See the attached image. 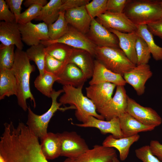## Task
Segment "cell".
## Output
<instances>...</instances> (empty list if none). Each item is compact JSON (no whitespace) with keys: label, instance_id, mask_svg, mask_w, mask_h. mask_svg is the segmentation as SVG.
<instances>
[{"label":"cell","instance_id":"obj_1","mask_svg":"<svg viewBox=\"0 0 162 162\" xmlns=\"http://www.w3.org/2000/svg\"><path fill=\"white\" fill-rule=\"evenodd\" d=\"M0 137V155L5 162H49L41 149L39 138L22 122L6 127ZM64 162H75L69 158Z\"/></svg>","mask_w":162,"mask_h":162},{"label":"cell","instance_id":"obj_2","mask_svg":"<svg viewBox=\"0 0 162 162\" xmlns=\"http://www.w3.org/2000/svg\"><path fill=\"white\" fill-rule=\"evenodd\" d=\"M16 78L17 85L16 96L18 105L25 111L28 110L26 100L30 99L36 106L35 99L30 88V79L31 74L35 68L32 65L26 52L16 48L15 51V60L12 68Z\"/></svg>","mask_w":162,"mask_h":162},{"label":"cell","instance_id":"obj_3","mask_svg":"<svg viewBox=\"0 0 162 162\" xmlns=\"http://www.w3.org/2000/svg\"><path fill=\"white\" fill-rule=\"evenodd\" d=\"M83 86L75 87L71 86H64V94L60 97L59 102L62 105L69 104L75 107V116L78 120L85 123L88 117L93 116L104 120V118L97 113L96 108L92 100L82 93Z\"/></svg>","mask_w":162,"mask_h":162},{"label":"cell","instance_id":"obj_4","mask_svg":"<svg viewBox=\"0 0 162 162\" xmlns=\"http://www.w3.org/2000/svg\"><path fill=\"white\" fill-rule=\"evenodd\" d=\"M123 13L136 25L161 19V0H130Z\"/></svg>","mask_w":162,"mask_h":162},{"label":"cell","instance_id":"obj_5","mask_svg":"<svg viewBox=\"0 0 162 162\" xmlns=\"http://www.w3.org/2000/svg\"><path fill=\"white\" fill-rule=\"evenodd\" d=\"M94 56L107 68L123 77L125 73L136 65L120 48L97 46Z\"/></svg>","mask_w":162,"mask_h":162},{"label":"cell","instance_id":"obj_6","mask_svg":"<svg viewBox=\"0 0 162 162\" xmlns=\"http://www.w3.org/2000/svg\"><path fill=\"white\" fill-rule=\"evenodd\" d=\"M64 91L63 89L56 91L53 89L50 98L52 102L50 109L41 115H38L33 112L29 106L28 108V117L26 125L39 139H42L47 134L48 124L54 115L58 110H61L62 105L57 101L59 96Z\"/></svg>","mask_w":162,"mask_h":162},{"label":"cell","instance_id":"obj_7","mask_svg":"<svg viewBox=\"0 0 162 162\" xmlns=\"http://www.w3.org/2000/svg\"><path fill=\"white\" fill-rule=\"evenodd\" d=\"M59 134L61 156L75 160L89 149L85 140L75 132L64 131Z\"/></svg>","mask_w":162,"mask_h":162},{"label":"cell","instance_id":"obj_8","mask_svg":"<svg viewBox=\"0 0 162 162\" xmlns=\"http://www.w3.org/2000/svg\"><path fill=\"white\" fill-rule=\"evenodd\" d=\"M60 43L74 49L85 50L93 56L97 46L85 34L76 30L70 26L69 31L60 38L55 40L41 41L40 43L46 46L52 44Z\"/></svg>","mask_w":162,"mask_h":162},{"label":"cell","instance_id":"obj_9","mask_svg":"<svg viewBox=\"0 0 162 162\" xmlns=\"http://www.w3.org/2000/svg\"><path fill=\"white\" fill-rule=\"evenodd\" d=\"M128 97L124 86H118L114 95L103 107L96 110L106 121L118 118L126 112Z\"/></svg>","mask_w":162,"mask_h":162},{"label":"cell","instance_id":"obj_10","mask_svg":"<svg viewBox=\"0 0 162 162\" xmlns=\"http://www.w3.org/2000/svg\"><path fill=\"white\" fill-rule=\"evenodd\" d=\"M126 112L142 124L156 127L162 123L161 117L152 108L143 106L128 96Z\"/></svg>","mask_w":162,"mask_h":162},{"label":"cell","instance_id":"obj_11","mask_svg":"<svg viewBox=\"0 0 162 162\" xmlns=\"http://www.w3.org/2000/svg\"><path fill=\"white\" fill-rule=\"evenodd\" d=\"M97 17V21L107 29H112L126 33L136 31V25L123 13H113L106 11Z\"/></svg>","mask_w":162,"mask_h":162},{"label":"cell","instance_id":"obj_12","mask_svg":"<svg viewBox=\"0 0 162 162\" xmlns=\"http://www.w3.org/2000/svg\"><path fill=\"white\" fill-rule=\"evenodd\" d=\"M86 34L97 46L120 48L116 36L95 19L92 20L89 31Z\"/></svg>","mask_w":162,"mask_h":162},{"label":"cell","instance_id":"obj_13","mask_svg":"<svg viewBox=\"0 0 162 162\" xmlns=\"http://www.w3.org/2000/svg\"><path fill=\"white\" fill-rule=\"evenodd\" d=\"M18 25L22 41L28 46L36 45L41 41L50 40L48 26L43 22L37 24L30 22Z\"/></svg>","mask_w":162,"mask_h":162},{"label":"cell","instance_id":"obj_14","mask_svg":"<svg viewBox=\"0 0 162 162\" xmlns=\"http://www.w3.org/2000/svg\"><path fill=\"white\" fill-rule=\"evenodd\" d=\"M152 75L149 65L143 64L136 65L125 73L123 77L126 83L133 88L137 94L140 96L144 93L145 84Z\"/></svg>","mask_w":162,"mask_h":162},{"label":"cell","instance_id":"obj_15","mask_svg":"<svg viewBox=\"0 0 162 162\" xmlns=\"http://www.w3.org/2000/svg\"><path fill=\"white\" fill-rule=\"evenodd\" d=\"M116 86L115 84L109 82L89 85L86 88L87 97L93 102L96 109L101 108L112 99Z\"/></svg>","mask_w":162,"mask_h":162},{"label":"cell","instance_id":"obj_16","mask_svg":"<svg viewBox=\"0 0 162 162\" xmlns=\"http://www.w3.org/2000/svg\"><path fill=\"white\" fill-rule=\"evenodd\" d=\"M64 16L70 26L85 35L88 33L92 19L85 6L67 10Z\"/></svg>","mask_w":162,"mask_h":162},{"label":"cell","instance_id":"obj_17","mask_svg":"<svg viewBox=\"0 0 162 162\" xmlns=\"http://www.w3.org/2000/svg\"><path fill=\"white\" fill-rule=\"evenodd\" d=\"M75 124L80 127L96 128L102 134L109 133L116 139L124 137L118 118H114L109 121H105L90 116L85 123Z\"/></svg>","mask_w":162,"mask_h":162},{"label":"cell","instance_id":"obj_18","mask_svg":"<svg viewBox=\"0 0 162 162\" xmlns=\"http://www.w3.org/2000/svg\"><path fill=\"white\" fill-rule=\"evenodd\" d=\"M117 157L114 148L95 145L75 160V162H112Z\"/></svg>","mask_w":162,"mask_h":162},{"label":"cell","instance_id":"obj_19","mask_svg":"<svg viewBox=\"0 0 162 162\" xmlns=\"http://www.w3.org/2000/svg\"><path fill=\"white\" fill-rule=\"evenodd\" d=\"M89 85L104 82H109L116 86H124L127 83L123 77L106 67L97 60L94 61V68Z\"/></svg>","mask_w":162,"mask_h":162},{"label":"cell","instance_id":"obj_20","mask_svg":"<svg viewBox=\"0 0 162 162\" xmlns=\"http://www.w3.org/2000/svg\"><path fill=\"white\" fill-rule=\"evenodd\" d=\"M0 41L4 46L14 45L16 48L22 50L24 45L17 23L0 22Z\"/></svg>","mask_w":162,"mask_h":162},{"label":"cell","instance_id":"obj_21","mask_svg":"<svg viewBox=\"0 0 162 162\" xmlns=\"http://www.w3.org/2000/svg\"><path fill=\"white\" fill-rule=\"evenodd\" d=\"M117 37L119 48L128 58L135 65L137 64L136 44L138 36L136 32L124 33L112 29H108Z\"/></svg>","mask_w":162,"mask_h":162},{"label":"cell","instance_id":"obj_22","mask_svg":"<svg viewBox=\"0 0 162 162\" xmlns=\"http://www.w3.org/2000/svg\"><path fill=\"white\" fill-rule=\"evenodd\" d=\"M56 82L64 86L75 87L83 86L87 79L81 70L73 63L68 64L62 72L58 76Z\"/></svg>","mask_w":162,"mask_h":162},{"label":"cell","instance_id":"obj_23","mask_svg":"<svg viewBox=\"0 0 162 162\" xmlns=\"http://www.w3.org/2000/svg\"><path fill=\"white\" fill-rule=\"evenodd\" d=\"M140 138V136L138 134L119 139L116 138L112 135H110L104 140L102 145L116 149L119 152L120 160L123 161L127 158L131 146Z\"/></svg>","mask_w":162,"mask_h":162},{"label":"cell","instance_id":"obj_24","mask_svg":"<svg viewBox=\"0 0 162 162\" xmlns=\"http://www.w3.org/2000/svg\"><path fill=\"white\" fill-rule=\"evenodd\" d=\"M118 118L124 137L131 136L141 132L152 131L155 128L142 124L127 112Z\"/></svg>","mask_w":162,"mask_h":162},{"label":"cell","instance_id":"obj_25","mask_svg":"<svg viewBox=\"0 0 162 162\" xmlns=\"http://www.w3.org/2000/svg\"><path fill=\"white\" fill-rule=\"evenodd\" d=\"M93 56L84 50L73 48L72 55L68 63H73L79 67L84 74L87 79L92 77L94 68Z\"/></svg>","mask_w":162,"mask_h":162},{"label":"cell","instance_id":"obj_26","mask_svg":"<svg viewBox=\"0 0 162 162\" xmlns=\"http://www.w3.org/2000/svg\"><path fill=\"white\" fill-rule=\"evenodd\" d=\"M40 141L41 150L47 160L53 159L60 156L61 142L59 133H48Z\"/></svg>","mask_w":162,"mask_h":162},{"label":"cell","instance_id":"obj_27","mask_svg":"<svg viewBox=\"0 0 162 162\" xmlns=\"http://www.w3.org/2000/svg\"><path fill=\"white\" fill-rule=\"evenodd\" d=\"M17 85L11 69H0V100L17 94Z\"/></svg>","mask_w":162,"mask_h":162},{"label":"cell","instance_id":"obj_28","mask_svg":"<svg viewBox=\"0 0 162 162\" xmlns=\"http://www.w3.org/2000/svg\"><path fill=\"white\" fill-rule=\"evenodd\" d=\"M136 25L137 34L145 41L153 58L156 61L162 60V47L155 44L153 35L148 30L147 25L141 24Z\"/></svg>","mask_w":162,"mask_h":162},{"label":"cell","instance_id":"obj_29","mask_svg":"<svg viewBox=\"0 0 162 162\" xmlns=\"http://www.w3.org/2000/svg\"><path fill=\"white\" fill-rule=\"evenodd\" d=\"M62 0H50L41 9L39 15L35 20L42 21L48 26L54 22L58 18Z\"/></svg>","mask_w":162,"mask_h":162},{"label":"cell","instance_id":"obj_30","mask_svg":"<svg viewBox=\"0 0 162 162\" xmlns=\"http://www.w3.org/2000/svg\"><path fill=\"white\" fill-rule=\"evenodd\" d=\"M59 79L58 76L45 71L43 75H39L36 78L34 82V86L44 95L50 98L53 84Z\"/></svg>","mask_w":162,"mask_h":162},{"label":"cell","instance_id":"obj_31","mask_svg":"<svg viewBox=\"0 0 162 162\" xmlns=\"http://www.w3.org/2000/svg\"><path fill=\"white\" fill-rule=\"evenodd\" d=\"M46 46L42 44L31 46L26 51L30 61H34L38 69L39 75H43L45 73V60L46 52Z\"/></svg>","mask_w":162,"mask_h":162},{"label":"cell","instance_id":"obj_32","mask_svg":"<svg viewBox=\"0 0 162 162\" xmlns=\"http://www.w3.org/2000/svg\"><path fill=\"white\" fill-rule=\"evenodd\" d=\"M65 11H60L58 19L48 26L50 40L58 39L65 34L69 31V26L64 16Z\"/></svg>","mask_w":162,"mask_h":162},{"label":"cell","instance_id":"obj_33","mask_svg":"<svg viewBox=\"0 0 162 162\" xmlns=\"http://www.w3.org/2000/svg\"><path fill=\"white\" fill-rule=\"evenodd\" d=\"M73 51V48L60 43L52 44L45 47L46 52L49 55L61 62L68 63Z\"/></svg>","mask_w":162,"mask_h":162},{"label":"cell","instance_id":"obj_34","mask_svg":"<svg viewBox=\"0 0 162 162\" xmlns=\"http://www.w3.org/2000/svg\"><path fill=\"white\" fill-rule=\"evenodd\" d=\"M15 45H0V69H11L15 60Z\"/></svg>","mask_w":162,"mask_h":162},{"label":"cell","instance_id":"obj_35","mask_svg":"<svg viewBox=\"0 0 162 162\" xmlns=\"http://www.w3.org/2000/svg\"><path fill=\"white\" fill-rule=\"evenodd\" d=\"M136 65L147 64L151 58L149 50L144 40L138 35L136 44Z\"/></svg>","mask_w":162,"mask_h":162},{"label":"cell","instance_id":"obj_36","mask_svg":"<svg viewBox=\"0 0 162 162\" xmlns=\"http://www.w3.org/2000/svg\"><path fill=\"white\" fill-rule=\"evenodd\" d=\"M68 62H61L46 53L45 60V71L57 76L62 72Z\"/></svg>","mask_w":162,"mask_h":162},{"label":"cell","instance_id":"obj_37","mask_svg":"<svg viewBox=\"0 0 162 162\" xmlns=\"http://www.w3.org/2000/svg\"><path fill=\"white\" fill-rule=\"evenodd\" d=\"M108 0H93L86 6V9L92 19H95L106 11Z\"/></svg>","mask_w":162,"mask_h":162},{"label":"cell","instance_id":"obj_38","mask_svg":"<svg viewBox=\"0 0 162 162\" xmlns=\"http://www.w3.org/2000/svg\"><path fill=\"white\" fill-rule=\"evenodd\" d=\"M43 6L38 4L30 6L24 11L21 13L18 22V23L25 24L31 22L35 20L39 15Z\"/></svg>","mask_w":162,"mask_h":162},{"label":"cell","instance_id":"obj_39","mask_svg":"<svg viewBox=\"0 0 162 162\" xmlns=\"http://www.w3.org/2000/svg\"><path fill=\"white\" fill-rule=\"evenodd\" d=\"M135 154L137 158L143 162H162L152 154L149 145L136 149Z\"/></svg>","mask_w":162,"mask_h":162},{"label":"cell","instance_id":"obj_40","mask_svg":"<svg viewBox=\"0 0 162 162\" xmlns=\"http://www.w3.org/2000/svg\"><path fill=\"white\" fill-rule=\"evenodd\" d=\"M130 0H108L106 11L113 13H123Z\"/></svg>","mask_w":162,"mask_h":162},{"label":"cell","instance_id":"obj_41","mask_svg":"<svg viewBox=\"0 0 162 162\" xmlns=\"http://www.w3.org/2000/svg\"><path fill=\"white\" fill-rule=\"evenodd\" d=\"M0 20L6 22H16L14 15L4 0H0Z\"/></svg>","mask_w":162,"mask_h":162},{"label":"cell","instance_id":"obj_42","mask_svg":"<svg viewBox=\"0 0 162 162\" xmlns=\"http://www.w3.org/2000/svg\"><path fill=\"white\" fill-rule=\"evenodd\" d=\"M90 1V0H62L60 11H65L68 9L85 6Z\"/></svg>","mask_w":162,"mask_h":162},{"label":"cell","instance_id":"obj_43","mask_svg":"<svg viewBox=\"0 0 162 162\" xmlns=\"http://www.w3.org/2000/svg\"><path fill=\"white\" fill-rule=\"evenodd\" d=\"M23 0H6L5 2L11 10V12L14 15L16 21L18 23L20 16L21 14V5Z\"/></svg>","mask_w":162,"mask_h":162},{"label":"cell","instance_id":"obj_44","mask_svg":"<svg viewBox=\"0 0 162 162\" xmlns=\"http://www.w3.org/2000/svg\"><path fill=\"white\" fill-rule=\"evenodd\" d=\"M148 28L153 35L162 40V19L148 23Z\"/></svg>","mask_w":162,"mask_h":162},{"label":"cell","instance_id":"obj_45","mask_svg":"<svg viewBox=\"0 0 162 162\" xmlns=\"http://www.w3.org/2000/svg\"><path fill=\"white\" fill-rule=\"evenodd\" d=\"M149 146L152 154L162 161V144L157 140H152Z\"/></svg>","mask_w":162,"mask_h":162},{"label":"cell","instance_id":"obj_46","mask_svg":"<svg viewBox=\"0 0 162 162\" xmlns=\"http://www.w3.org/2000/svg\"><path fill=\"white\" fill-rule=\"evenodd\" d=\"M48 2L46 0H26L24 2L23 4L25 7H28L34 4H39L44 6Z\"/></svg>","mask_w":162,"mask_h":162},{"label":"cell","instance_id":"obj_47","mask_svg":"<svg viewBox=\"0 0 162 162\" xmlns=\"http://www.w3.org/2000/svg\"><path fill=\"white\" fill-rule=\"evenodd\" d=\"M112 162H120V161L116 157L114 158Z\"/></svg>","mask_w":162,"mask_h":162},{"label":"cell","instance_id":"obj_48","mask_svg":"<svg viewBox=\"0 0 162 162\" xmlns=\"http://www.w3.org/2000/svg\"><path fill=\"white\" fill-rule=\"evenodd\" d=\"M0 162H5L4 158L1 155H0Z\"/></svg>","mask_w":162,"mask_h":162},{"label":"cell","instance_id":"obj_49","mask_svg":"<svg viewBox=\"0 0 162 162\" xmlns=\"http://www.w3.org/2000/svg\"><path fill=\"white\" fill-rule=\"evenodd\" d=\"M161 7L162 12V0H161Z\"/></svg>","mask_w":162,"mask_h":162}]
</instances>
